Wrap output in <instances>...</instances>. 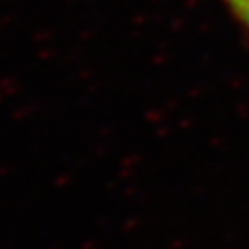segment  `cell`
<instances>
[{
    "mask_svg": "<svg viewBox=\"0 0 249 249\" xmlns=\"http://www.w3.org/2000/svg\"><path fill=\"white\" fill-rule=\"evenodd\" d=\"M249 37V0H220Z\"/></svg>",
    "mask_w": 249,
    "mask_h": 249,
    "instance_id": "cell-1",
    "label": "cell"
}]
</instances>
